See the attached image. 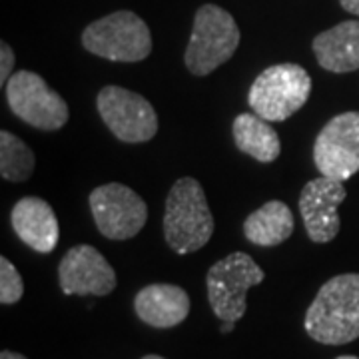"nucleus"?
Masks as SVG:
<instances>
[{"label": "nucleus", "instance_id": "nucleus-5", "mask_svg": "<svg viewBox=\"0 0 359 359\" xmlns=\"http://www.w3.org/2000/svg\"><path fill=\"white\" fill-rule=\"evenodd\" d=\"M82 46L112 62H140L152 52V34L138 14L118 11L86 26Z\"/></svg>", "mask_w": 359, "mask_h": 359}, {"label": "nucleus", "instance_id": "nucleus-21", "mask_svg": "<svg viewBox=\"0 0 359 359\" xmlns=\"http://www.w3.org/2000/svg\"><path fill=\"white\" fill-rule=\"evenodd\" d=\"M339 4L346 8L347 13L355 14L359 18V0H339Z\"/></svg>", "mask_w": 359, "mask_h": 359}, {"label": "nucleus", "instance_id": "nucleus-23", "mask_svg": "<svg viewBox=\"0 0 359 359\" xmlns=\"http://www.w3.org/2000/svg\"><path fill=\"white\" fill-rule=\"evenodd\" d=\"M233 330V321H224V325H222V334H228Z\"/></svg>", "mask_w": 359, "mask_h": 359}, {"label": "nucleus", "instance_id": "nucleus-16", "mask_svg": "<svg viewBox=\"0 0 359 359\" xmlns=\"http://www.w3.org/2000/svg\"><path fill=\"white\" fill-rule=\"evenodd\" d=\"M294 233L292 208L282 200L266 202L252 212L244 222V236L248 242L259 248H273L283 244Z\"/></svg>", "mask_w": 359, "mask_h": 359}, {"label": "nucleus", "instance_id": "nucleus-3", "mask_svg": "<svg viewBox=\"0 0 359 359\" xmlns=\"http://www.w3.org/2000/svg\"><path fill=\"white\" fill-rule=\"evenodd\" d=\"M240 46V28L228 11L204 4L196 11L184 62L194 76H208L226 65Z\"/></svg>", "mask_w": 359, "mask_h": 359}, {"label": "nucleus", "instance_id": "nucleus-13", "mask_svg": "<svg viewBox=\"0 0 359 359\" xmlns=\"http://www.w3.org/2000/svg\"><path fill=\"white\" fill-rule=\"evenodd\" d=\"M11 224L16 236L39 254H50L60 240V226L52 205L36 198L26 196L14 204Z\"/></svg>", "mask_w": 359, "mask_h": 359}, {"label": "nucleus", "instance_id": "nucleus-17", "mask_svg": "<svg viewBox=\"0 0 359 359\" xmlns=\"http://www.w3.org/2000/svg\"><path fill=\"white\" fill-rule=\"evenodd\" d=\"M233 142L240 152L252 156L262 164H269L282 154V140L268 120L257 114H238L231 124Z\"/></svg>", "mask_w": 359, "mask_h": 359}, {"label": "nucleus", "instance_id": "nucleus-14", "mask_svg": "<svg viewBox=\"0 0 359 359\" xmlns=\"http://www.w3.org/2000/svg\"><path fill=\"white\" fill-rule=\"evenodd\" d=\"M134 311L150 327H176L190 313V295L174 283H150L134 297Z\"/></svg>", "mask_w": 359, "mask_h": 359}, {"label": "nucleus", "instance_id": "nucleus-11", "mask_svg": "<svg viewBox=\"0 0 359 359\" xmlns=\"http://www.w3.org/2000/svg\"><path fill=\"white\" fill-rule=\"evenodd\" d=\"M58 282L66 295H108L116 290V271L88 244L70 248L58 264Z\"/></svg>", "mask_w": 359, "mask_h": 359}, {"label": "nucleus", "instance_id": "nucleus-8", "mask_svg": "<svg viewBox=\"0 0 359 359\" xmlns=\"http://www.w3.org/2000/svg\"><path fill=\"white\" fill-rule=\"evenodd\" d=\"M92 218L104 238L124 242L138 236L148 219V205L124 184H104L88 196Z\"/></svg>", "mask_w": 359, "mask_h": 359}, {"label": "nucleus", "instance_id": "nucleus-24", "mask_svg": "<svg viewBox=\"0 0 359 359\" xmlns=\"http://www.w3.org/2000/svg\"><path fill=\"white\" fill-rule=\"evenodd\" d=\"M142 359H166V358H162V355H154V353H152V355H144Z\"/></svg>", "mask_w": 359, "mask_h": 359}, {"label": "nucleus", "instance_id": "nucleus-1", "mask_svg": "<svg viewBox=\"0 0 359 359\" xmlns=\"http://www.w3.org/2000/svg\"><path fill=\"white\" fill-rule=\"evenodd\" d=\"M306 332L325 346L359 337V273H341L323 283L306 311Z\"/></svg>", "mask_w": 359, "mask_h": 359}, {"label": "nucleus", "instance_id": "nucleus-4", "mask_svg": "<svg viewBox=\"0 0 359 359\" xmlns=\"http://www.w3.org/2000/svg\"><path fill=\"white\" fill-rule=\"evenodd\" d=\"M311 94V76L304 66L283 62L266 68L248 92L254 114L268 122H283L304 108Z\"/></svg>", "mask_w": 359, "mask_h": 359}, {"label": "nucleus", "instance_id": "nucleus-19", "mask_svg": "<svg viewBox=\"0 0 359 359\" xmlns=\"http://www.w3.org/2000/svg\"><path fill=\"white\" fill-rule=\"evenodd\" d=\"M25 295V282L8 257H0V302L13 306Z\"/></svg>", "mask_w": 359, "mask_h": 359}, {"label": "nucleus", "instance_id": "nucleus-20", "mask_svg": "<svg viewBox=\"0 0 359 359\" xmlns=\"http://www.w3.org/2000/svg\"><path fill=\"white\" fill-rule=\"evenodd\" d=\"M14 70V50L8 46V42L0 44V84L6 86Z\"/></svg>", "mask_w": 359, "mask_h": 359}, {"label": "nucleus", "instance_id": "nucleus-18", "mask_svg": "<svg viewBox=\"0 0 359 359\" xmlns=\"http://www.w3.org/2000/svg\"><path fill=\"white\" fill-rule=\"evenodd\" d=\"M36 158L32 148L14 136L13 132H0V176L6 182H26L32 176Z\"/></svg>", "mask_w": 359, "mask_h": 359}, {"label": "nucleus", "instance_id": "nucleus-12", "mask_svg": "<svg viewBox=\"0 0 359 359\" xmlns=\"http://www.w3.org/2000/svg\"><path fill=\"white\" fill-rule=\"evenodd\" d=\"M346 186L337 180L320 178L309 180L299 194V212L306 226V233L316 244H327L339 233L341 219L337 208L346 200Z\"/></svg>", "mask_w": 359, "mask_h": 359}, {"label": "nucleus", "instance_id": "nucleus-22", "mask_svg": "<svg viewBox=\"0 0 359 359\" xmlns=\"http://www.w3.org/2000/svg\"><path fill=\"white\" fill-rule=\"evenodd\" d=\"M0 359H26L22 353H16V351H8V349H4L2 353H0Z\"/></svg>", "mask_w": 359, "mask_h": 359}, {"label": "nucleus", "instance_id": "nucleus-9", "mask_svg": "<svg viewBox=\"0 0 359 359\" xmlns=\"http://www.w3.org/2000/svg\"><path fill=\"white\" fill-rule=\"evenodd\" d=\"M98 114L120 142H150L158 132L154 106L142 94L120 86H104L96 98Z\"/></svg>", "mask_w": 359, "mask_h": 359}, {"label": "nucleus", "instance_id": "nucleus-15", "mask_svg": "<svg viewBox=\"0 0 359 359\" xmlns=\"http://www.w3.org/2000/svg\"><path fill=\"white\" fill-rule=\"evenodd\" d=\"M318 65L334 74L359 70V20H344L313 39Z\"/></svg>", "mask_w": 359, "mask_h": 359}, {"label": "nucleus", "instance_id": "nucleus-2", "mask_svg": "<svg viewBox=\"0 0 359 359\" xmlns=\"http://www.w3.org/2000/svg\"><path fill=\"white\" fill-rule=\"evenodd\" d=\"M214 233V216L210 212L202 184L196 178H180L168 192L164 212L166 244L180 256L202 250Z\"/></svg>", "mask_w": 359, "mask_h": 359}, {"label": "nucleus", "instance_id": "nucleus-6", "mask_svg": "<svg viewBox=\"0 0 359 359\" xmlns=\"http://www.w3.org/2000/svg\"><path fill=\"white\" fill-rule=\"evenodd\" d=\"M266 280L264 269L245 252L222 257L205 276L208 302L222 321L242 320L248 308V292Z\"/></svg>", "mask_w": 359, "mask_h": 359}, {"label": "nucleus", "instance_id": "nucleus-25", "mask_svg": "<svg viewBox=\"0 0 359 359\" xmlns=\"http://www.w3.org/2000/svg\"><path fill=\"white\" fill-rule=\"evenodd\" d=\"M335 359H359V358H355V355H339V358H335Z\"/></svg>", "mask_w": 359, "mask_h": 359}, {"label": "nucleus", "instance_id": "nucleus-7", "mask_svg": "<svg viewBox=\"0 0 359 359\" xmlns=\"http://www.w3.org/2000/svg\"><path fill=\"white\" fill-rule=\"evenodd\" d=\"M6 102L22 122L42 132H56L70 118L66 100L36 72L20 70L6 82Z\"/></svg>", "mask_w": 359, "mask_h": 359}, {"label": "nucleus", "instance_id": "nucleus-10", "mask_svg": "<svg viewBox=\"0 0 359 359\" xmlns=\"http://www.w3.org/2000/svg\"><path fill=\"white\" fill-rule=\"evenodd\" d=\"M313 162L325 178L346 182L359 172V112L334 116L318 134Z\"/></svg>", "mask_w": 359, "mask_h": 359}]
</instances>
